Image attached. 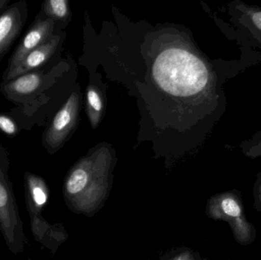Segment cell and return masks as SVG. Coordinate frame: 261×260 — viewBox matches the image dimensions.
I'll use <instances>...</instances> for the list:
<instances>
[{"instance_id":"obj_6","label":"cell","mask_w":261,"mask_h":260,"mask_svg":"<svg viewBox=\"0 0 261 260\" xmlns=\"http://www.w3.org/2000/svg\"><path fill=\"white\" fill-rule=\"evenodd\" d=\"M28 15L29 9L24 0L12 3L0 13V62L21 33Z\"/></svg>"},{"instance_id":"obj_16","label":"cell","mask_w":261,"mask_h":260,"mask_svg":"<svg viewBox=\"0 0 261 260\" xmlns=\"http://www.w3.org/2000/svg\"><path fill=\"white\" fill-rule=\"evenodd\" d=\"M10 3L9 0H0V13L7 8L8 4Z\"/></svg>"},{"instance_id":"obj_2","label":"cell","mask_w":261,"mask_h":260,"mask_svg":"<svg viewBox=\"0 0 261 260\" xmlns=\"http://www.w3.org/2000/svg\"><path fill=\"white\" fill-rule=\"evenodd\" d=\"M9 165L6 150L0 145V232L8 249L17 255L24 252L27 238L9 180Z\"/></svg>"},{"instance_id":"obj_7","label":"cell","mask_w":261,"mask_h":260,"mask_svg":"<svg viewBox=\"0 0 261 260\" xmlns=\"http://www.w3.org/2000/svg\"><path fill=\"white\" fill-rule=\"evenodd\" d=\"M43 75L34 71L20 75L14 79L3 81L1 91L6 99L21 102L33 96L42 85Z\"/></svg>"},{"instance_id":"obj_14","label":"cell","mask_w":261,"mask_h":260,"mask_svg":"<svg viewBox=\"0 0 261 260\" xmlns=\"http://www.w3.org/2000/svg\"><path fill=\"white\" fill-rule=\"evenodd\" d=\"M0 130L9 137H15L18 133L15 121L6 114H0Z\"/></svg>"},{"instance_id":"obj_4","label":"cell","mask_w":261,"mask_h":260,"mask_svg":"<svg viewBox=\"0 0 261 260\" xmlns=\"http://www.w3.org/2000/svg\"><path fill=\"white\" fill-rule=\"evenodd\" d=\"M35 18L36 19L28 29L9 59V64L7 69L4 72L3 77L12 73L20 65L29 53L44 44L52 36L55 21L51 18L44 16L43 14L42 16L39 14Z\"/></svg>"},{"instance_id":"obj_10","label":"cell","mask_w":261,"mask_h":260,"mask_svg":"<svg viewBox=\"0 0 261 260\" xmlns=\"http://www.w3.org/2000/svg\"><path fill=\"white\" fill-rule=\"evenodd\" d=\"M42 14L47 18L63 20L68 15V6L65 0H49L42 5Z\"/></svg>"},{"instance_id":"obj_3","label":"cell","mask_w":261,"mask_h":260,"mask_svg":"<svg viewBox=\"0 0 261 260\" xmlns=\"http://www.w3.org/2000/svg\"><path fill=\"white\" fill-rule=\"evenodd\" d=\"M210 211L215 218L228 222L239 244L248 246L254 242L256 230L247 219L243 201L238 192L230 191L217 195L213 198Z\"/></svg>"},{"instance_id":"obj_1","label":"cell","mask_w":261,"mask_h":260,"mask_svg":"<svg viewBox=\"0 0 261 260\" xmlns=\"http://www.w3.org/2000/svg\"><path fill=\"white\" fill-rule=\"evenodd\" d=\"M153 76L164 91L177 97L196 96L210 82L205 63L189 50L176 47L164 50L156 58Z\"/></svg>"},{"instance_id":"obj_15","label":"cell","mask_w":261,"mask_h":260,"mask_svg":"<svg viewBox=\"0 0 261 260\" xmlns=\"http://www.w3.org/2000/svg\"><path fill=\"white\" fill-rule=\"evenodd\" d=\"M254 194V208L257 212H261V172L256 177L255 183L253 189Z\"/></svg>"},{"instance_id":"obj_9","label":"cell","mask_w":261,"mask_h":260,"mask_svg":"<svg viewBox=\"0 0 261 260\" xmlns=\"http://www.w3.org/2000/svg\"><path fill=\"white\" fill-rule=\"evenodd\" d=\"M236 9L240 12L241 24L247 27L251 35L261 44V9L258 6H249L239 3Z\"/></svg>"},{"instance_id":"obj_12","label":"cell","mask_w":261,"mask_h":260,"mask_svg":"<svg viewBox=\"0 0 261 260\" xmlns=\"http://www.w3.org/2000/svg\"><path fill=\"white\" fill-rule=\"evenodd\" d=\"M88 182V174L83 169H76L66 183V189L70 194H76L82 191Z\"/></svg>"},{"instance_id":"obj_11","label":"cell","mask_w":261,"mask_h":260,"mask_svg":"<svg viewBox=\"0 0 261 260\" xmlns=\"http://www.w3.org/2000/svg\"><path fill=\"white\" fill-rule=\"evenodd\" d=\"M87 105L90 120L93 126L96 127L99 123L102 111V102L99 92L94 87H90L87 91Z\"/></svg>"},{"instance_id":"obj_13","label":"cell","mask_w":261,"mask_h":260,"mask_svg":"<svg viewBox=\"0 0 261 260\" xmlns=\"http://www.w3.org/2000/svg\"><path fill=\"white\" fill-rule=\"evenodd\" d=\"M240 148L246 157L259 158L261 161V131L254 134L250 140L242 141Z\"/></svg>"},{"instance_id":"obj_5","label":"cell","mask_w":261,"mask_h":260,"mask_svg":"<svg viewBox=\"0 0 261 260\" xmlns=\"http://www.w3.org/2000/svg\"><path fill=\"white\" fill-rule=\"evenodd\" d=\"M78 110L79 97L76 93H73L44 132L43 143L45 148L48 150L58 149L64 143L76 124Z\"/></svg>"},{"instance_id":"obj_8","label":"cell","mask_w":261,"mask_h":260,"mask_svg":"<svg viewBox=\"0 0 261 260\" xmlns=\"http://www.w3.org/2000/svg\"><path fill=\"white\" fill-rule=\"evenodd\" d=\"M59 44V37L52 35L44 44L32 50L25 56L22 62L12 73L3 77V81L10 80L20 75L35 71L45 64L54 54Z\"/></svg>"},{"instance_id":"obj_17","label":"cell","mask_w":261,"mask_h":260,"mask_svg":"<svg viewBox=\"0 0 261 260\" xmlns=\"http://www.w3.org/2000/svg\"><path fill=\"white\" fill-rule=\"evenodd\" d=\"M0 260H1V259H0Z\"/></svg>"}]
</instances>
